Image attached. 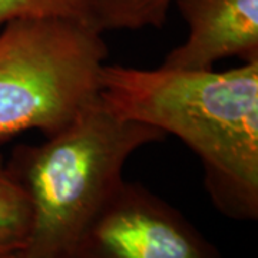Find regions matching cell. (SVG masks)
<instances>
[{
    "label": "cell",
    "mask_w": 258,
    "mask_h": 258,
    "mask_svg": "<svg viewBox=\"0 0 258 258\" xmlns=\"http://www.w3.org/2000/svg\"><path fill=\"white\" fill-rule=\"evenodd\" d=\"M0 258H28L25 257L20 251H10V252H0Z\"/></svg>",
    "instance_id": "9c48e42d"
},
{
    "label": "cell",
    "mask_w": 258,
    "mask_h": 258,
    "mask_svg": "<svg viewBox=\"0 0 258 258\" xmlns=\"http://www.w3.org/2000/svg\"><path fill=\"white\" fill-rule=\"evenodd\" d=\"M32 228V207L26 191L0 155V252L25 247Z\"/></svg>",
    "instance_id": "52a82bcc"
},
{
    "label": "cell",
    "mask_w": 258,
    "mask_h": 258,
    "mask_svg": "<svg viewBox=\"0 0 258 258\" xmlns=\"http://www.w3.org/2000/svg\"><path fill=\"white\" fill-rule=\"evenodd\" d=\"M108 46L81 19L26 18L0 29V142L53 135L99 99Z\"/></svg>",
    "instance_id": "3957f363"
},
{
    "label": "cell",
    "mask_w": 258,
    "mask_h": 258,
    "mask_svg": "<svg viewBox=\"0 0 258 258\" xmlns=\"http://www.w3.org/2000/svg\"><path fill=\"white\" fill-rule=\"evenodd\" d=\"M175 0H91L89 25L98 32L162 28Z\"/></svg>",
    "instance_id": "8992f818"
},
{
    "label": "cell",
    "mask_w": 258,
    "mask_h": 258,
    "mask_svg": "<svg viewBox=\"0 0 258 258\" xmlns=\"http://www.w3.org/2000/svg\"><path fill=\"white\" fill-rule=\"evenodd\" d=\"M99 99L123 119L172 134L197 154L225 217L258 218V60L224 72L102 68Z\"/></svg>",
    "instance_id": "6da1fadb"
},
{
    "label": "cell",
    "mask_w": 258,
    "mask_h": 258,
    "mask_svg": "<svg viewBox=\"0 0 258 258\" xmlns=\"http://www.w3.org/2000/svg\"><path fill=\"white\" fill-rule=\"evenodd\" d=\"M165 138L98 99L42 144L15 148L6 165L32 207L30 234L19 251L28 258L72 257L86 225L123 181L129 157Z\"/></svg>",
    "instance_id": "7a4b0ae2"
},
{
    "label": "cell",
    "mask_w": 258,
    "mask_h": 258,
    "mask_svg": "<svg viewBox=\"0 0 258 258\" xmlns=\"http://www.w3.org/2000/svg\"><path fill=\"white\" fill-rule=\"evenodd\" d=\"M91 0H0V29L12 20L26 18L81 19L89 23Z\"/></svg>",
    "instance_id": "ba28073f"
},
{
    "label": "cell",
    "mask_w": 258,
    "mask_h": 258,
    "mask_svg": "<svg viewBox=\"0 0 258 258\" xmlns=\"http://www.w3.org/2000/svg\"><path fill=\"white\" fill-rule=\"evenodd\" d=\"M71 258H224L184 214L122 181L81 234Z\"/></svg>",
    "instance_id": "277c9868"
},
{
    "label": "cell",
    "mask_w": 258,
    "mask_h": 258,
    "mask_svg": "<svg viewBox=\"0 0 258 258\" xmlns=\"http://www.w3.org/2000/svg\"><path fill=\"white\" fill-rule=\"evenodd\" d=\"M189 35L162 66L208 71L225 57L258 60V0H175Z\"/></svg>",
    "instance_id": "5b68a950"
}]
</instances>
